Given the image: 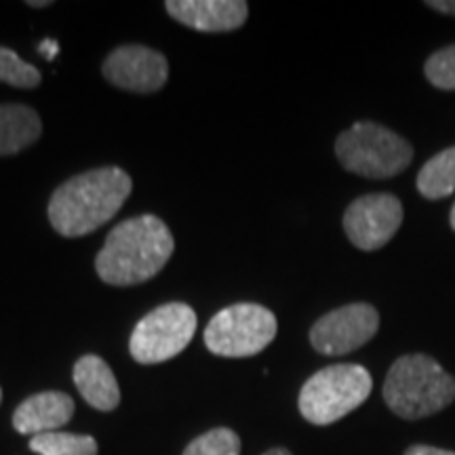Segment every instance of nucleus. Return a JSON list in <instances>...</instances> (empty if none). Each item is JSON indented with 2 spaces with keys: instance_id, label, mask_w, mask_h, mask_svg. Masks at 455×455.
<instances>
[{
  "instance_id": "nucleus-1",
  "label": "nucleus",
  "mask_w": 455,
  "mask_h": 455,
  "mask_svg": "<svg viewBox=\"0 0 455 455\" xmlns=\"http://www.w3.org/2000/svg\"><path fill=\"white\" fill-rule=\"evenodd\" d=\"M175 241L156 215H138L114 226L95 258L100 278L114 287H131L155 278L171 259Z\"/></svg>"
},
{
  "instance_id": "nucleus-2",
  "label": "nucleus",
  "mask_w": 455,
  "mask_h": 455,
  "mask_svg": "<svg viewBox=\"0 0 455 455\" xmlns=\"http://www.w3.org/2000/svg\"><path fill=\"white\" fill-rule=\"evenodd\" d=\"M131 190L133 181L118 167H100L74 175L51 196V226L57 235L68 238L91 235L121 212Z\"/></svg>"
},
{
  "instance_id": "nucleus-3",
  "label": "nucleus",
  "mask_w": 455,
  "mask_h": 455,
  "mask_svg": "<svg viewBox=\"0 0 455 455\" xmlns=\"http://www.w3.org/2000/svg\"><path fill=\"white\" fill-rule=\"evenodd\" d=\"M384 401L409 422L430 418L455 401V378L428 355H405L386 375Z\"/></svg>"
},
{
  "instance_id": "nucleus-4",
  "label": "nucleus",
  "mask_w": 455,
  "mask_h": 455,
  "mask_svg": "<svg viewBox=\"0 0 455 455\" xmlns=\"http://www.w3.org/2000/svg\"><path fill=\"white\" fill-rule=\"evenodd\" d=\"M335 155L350 173L369 180H388L411 164L413 148L384 124L363 121L339 135Z\"/></svg>"
},
{
  "instance_id": "nucleus-5",
  "label": "nucleus",
  "mask_w": 455,
  "mask_h": 455,
  "mask_svg": "<svg viewBox=\"0 0 455 455\" xmlns=\"http://www.w3.org/2000/svg\"><path fill=\"white\" fill-rule=\"evenodd\" d=\"M371 373L363 365H331L316 371L301 386L299 413L306 422L329 426L355 411L371 395Z\"/></svg>"
},
{
  "instance_id": "nucleus-6",
  "label": "nucleus",
  "mask_w": 455,
  "mask_h": 455,
  "mask_svg": "<svg viewBox=\"0 0 455 455\" xmlns=\"http://www.w3.org/2000/svg\"><path fill=\"white\" fill-rule=\"evenodd\" d=\"M276 331V316L268 308L243 301L220 310L209 321L204 329V346L213 355L226 358L255 356L272 344Z\"/></svg>"
},
{
  "instance_id": "nucleus-7",
  "label": "nucleus",
  "mask_w": 455,
  "mask_h": 455,
  "mask_svg": "<svg viewBox=\"0 0 455 455\" xmlns=\"http://www.w3.org/2000/svg\"><path fill=\"white\" fill-rule=\"evenodd\" d=\"M196 312L184 301H169L135 325L129 352L141 365H156L184 352L196 333Z\"/></svg>"
},
{
  "instance_id": "nucleus-8",
  "label": "nucleus",
  "mask_w": 455,
  "mask_h": 455,
  "mask_svg": "<svg viewBox=\"0 0 455 455\" xmlns=\"http://www.w3.org/2000/svg\"><path fill=\"white\" fill-rule=\"evenodd\" d=\"M379 329V315L371 304L341 306L327 312L310 329L312 348L325 356H344L365 346Z\"/></svg>"
},
{
  "instance_id": "nucleus-9",
  "label": "nucleus",
  "mask_w": 455,
  "mask_h": 455,
  "mask_svg": "<svg viewBox=\"0 0 455 455\" xmlns=\"http://www.w3.org/2000/svg\"><path fill=\"white\" fill-rule=\"evenodd\" d=\"M403 215V204L395 195H365L346 209V236L361 251H378L396 235Z\"/></svg>"
},
{
  "instance_id": "nucleus-10",
  "label": "nucleus",
  "mask_w": 455,
  "mask_h": 455,
  "mask_svg": "<svg viewBox=\"0 0 455 455\" xmlns=\"http://www.w3.org/2000/svg\"><path fill=\"white\" fill-rule=\"evenodd\" d=\"M104 76L114 87L131 93H156L167 84V57L144 44H123L104 61Z\"/></svg>"
},
{
  "instance_id": "nucleus-11",
  "label": "nucleus",
  "mask_w": 455,
  "mask_h": 455,
  "mask_svg": "<svg viewBox=\"0 0 455 455\" xmlns=\"http://www.w3.org/2000/svg\"><path fill=\"white\" fill-rule=\"evenodd\" d=\"M164 9L181 26L209 34L238 30L249 17L244 0H167Z\"/></svg>"
},
{
  "instance_id": "nucleus-12",
  "label": "nucleus",
  "mask_w": 455,
  "mask_h": 455,
  "mask_svg": "<svg viewBox=\"0 0 455 455\" xmlns=\"http://www.w3.org/2000/svg\"><path fill=\"white\" fill-rule=\"evenodd\" d=\"M74 415L72 396L64 392H38L26 398L13 413V428L20 435H44V432H55L66 426Z\"/></svg>"
},
{
  "instance_id": "nucleus-13",
  "label": "nucleus",
  "mask_w": 455,
  "mask_h": 455,
  "mask_svg": "<svg viewBox=\"0 0 455 455\" xmlns=\"http://www.w3.org/2000/svg\"><path fill=\"white\" fill-rule=\"evenodd\" d=\"M74 384L91 407L98 411H112L121 403V388L104 358L84 355L74 365Z\"/></svg>"
},
{
  "instance_id": "nucleus-14",
  "label": "nucleus",
  "mask_w": 455,
  "mask_h": 455,
  "mask_svg": "<svg viewBox=\"0 0 455 455\" xmlns=\"http://www.w3.org/2000/svg\"><path fill=\"white\" fill-rule=\"evenodd\" d=\"M41 133L43 123L36 110L24 104H0V156L20 155Z\"/></svg>"
},
{
  "instance_id": "nucleus-15",
  "label": "nucleus",
  "mask_w": 455,
  "mask_h": 455,
  "mask_svg": "<svg viewBox=\"0 0 455 455\" xmlns=\"http://www.w3.org/2000/svg\"><path fill=\"white\" fill-rule=\"evenodd\" d=\"M418 190L428 201L447 198L455 192V146L439 152L418 173Z\"/></svg>"
},
{
  "instance_id": "nucleus-16",
  "label": "nucleus",
  "mask_w": 455,
  "mask_h": 455,
  "mask_svg": "<svg viewBox=\"0 0 455 455\" xmlns=\"http://www.w3.org/2000/svg\"><path fill=\"white\" fill-rule=\"evenodd\" d=\"M30 449L38 455H98V441L89 435L44 432L32 436Z\"/></svg>"
},
{
  "instance_id": "nucleus-17",
  "label": "nucleus",
  "mask_w": 455,
  "mask_h": 455,
  "mask_svg": "<svg viewBox=\"0 0 455 455\" xmlns=\"http://www.w3.org/2000/svg\"><path fill=\"white\" fill-rule=\"evenodd\" d=\"M43 81V74L15 51L0 47V83H7L17 89H34Z\"/></svg>"
},
{
  "instance_id": "nucleus-18",
  "label": "nucleus",
  "mask_w": 455,
  "mask_h": 455,
  "mask_svg": "<svg viewBox=\"0 0 455 455\" xmlns=\"http://www.w3.org/2000/svg\"><path fill=\"white\" fill-rule=\"evenodd\" d=\"M184 455H241V436L230 428H213L196 436Z\"/></svg>"
},
{
  "instance_id": "nucleus-19",
  "label": "nucleus",
  "mask_w": 455,
  "mask_h": 455,
  "mask_svg": "<svg viewBox=\"0 0 455 455\" xmlns=\"http://www.w3.org/2000/svg\"><path fill=\"white\" fill-rule=\"evenodd\" d=\"M426 78L441 91H455V44L428 57L424 66Z\"/></svg>"
},
{
  "instance_id": "nucleus-20",
  "label": "nucleus",
  "mask_w": 455,
  "mask_h": 455,
  "mask_svg": "<svg viewBox=\"0 0 455 455\" xmlns=\"http://www.w3.org/2000/svg\"><path fill=\"white\" fill-rule=\"evenodd\" d=\"M405 455H455V451L432 447V445H411L405 451Z\"/></svg>"
},
{
  "instance_id": "nucleus-21",
  "label": "nucleus",
  "mask_w": 455,
  "mask_h": 455,
  "mask_svg": "<svg viewBox=\"0 0 455 455\" xmlns=\"http://www.w3.org/2000/svg\"><path fill=\"white\" fill-rule=\"evenodd\" d=\"M426 7L439 11V13L455 17V0H428V3H426Z\"/></svg>"
},
{
  "instance_id": "nucleus-22",
  "label": "nucleus",
  "mask_w": 455,
  "mask_h": 455,
  "mask_svg": "<svg viewBox=\"0 0 455 455\" xmlns=\"http://www.w3.org/2000/svg\"><path fill=\"white\" fill-rule=\"evenodd\" d=\"M38 51L47 57V60H53V57L60 53V44H57L55 41H43L41 47H38Z\"/></svg>"
},
{
  "instance_id": "nucleus-23",
  "label": "nucleus",
  "mask_w": 455,
  "mask_h": 455,
  "mask_svg": "<svg viewBox=\"0 0 455 455\" xmlns=\"http://www.w3.org/2000/svg\"><path fill=\"white\" fill-rule=\"evenodd\" d=\"M49 0H28V7H34V9H44L49 7Z\"/></svg>"
},
{
  "instance_id": "nucleus-24",
  "label": "nucleus",
  "mask_w": 455,
  "mask_h": 455,
  "mask_svg": "<svg viewBox=\"0 0 455 455\" xmlns=\"http://www.w3.org/2000/svg\"><path fill=\"white\" fill-rule=\"evenodd\" d=\"M264 455H293V453L284 447H275V449H268Z\"/></svg>"
},
{
  "instance_id": "nucleus-25",
  "label": "nucleus",
  "mask_w": 455,
  "mask_h": 455,
  "mask_svg": "<svg viewBox=\"0 0 455 455\" xmlns=\"http://www.w3.org/2000/svg\"><path fill=\"white\" fill-rule=\"evenodd\" d=\"M449 224H451V228L455 230V204H453L451 213H449Z\"/></svg>"
},
{
  "instance_id": "nucleus-26",
  "label": "nucleus",
  "mask_w": 455,
  "mask_h": 455,
  "mask_svg": "<svg viewBox=\"0 0 455 455\" xmlns=\"http://www.w3.org/2000/svg\"><path fill=\"white\" fill-rule=\"evenodd\" d=\"M0 401H3V388H0Z\"/></svg>"
}]
</instances>
